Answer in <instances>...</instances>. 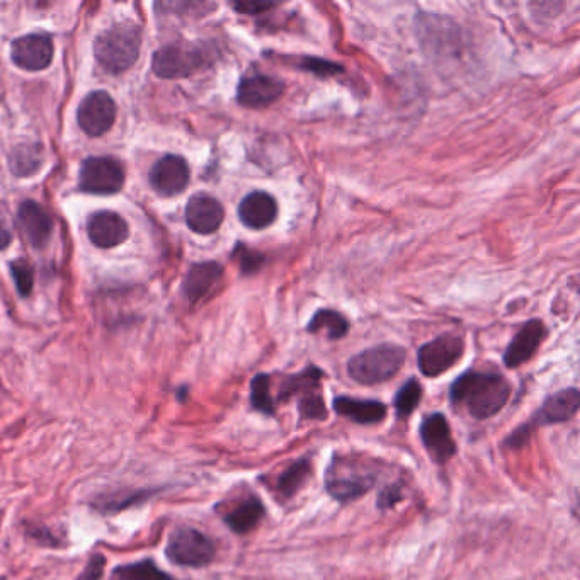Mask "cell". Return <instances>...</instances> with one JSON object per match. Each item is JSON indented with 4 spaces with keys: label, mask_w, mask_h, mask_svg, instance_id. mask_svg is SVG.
I'll return each mask as SVG.
<instances>
[{
    "label": "cell",
    "mask_w": 580,
    "mask_h": 580,
    "mask_svg": "<svg viewBox=\"0 0 580 580\" xmlns=\"http://www.w3.org/2000/svg\"><path fill=\"white\" fill-rule=\"evenodd\" d=\"M512 385L497 371L468 370L450 387L453 409L465 410L468 416L485 421L497 416L511 399Z\"/></svg>",
    "instance_id": "6da1fadb"
},
{
    "label": "cell",
    "mask_w": 580,
    "mask_h": 580,
    "mask_svg": "<svg viewBox=\"0 0 580 580\" xmlns=\"http://www.w3.org/2000/svg\"><path fill=\"white\" fill-rule=\"evenodd\" d=\"M324 484L325 492L334 501L351 504L375 489L378 473L363 467V463H358L351 456L334 453L325 470Z\"/></svg>",
    "instance_id": "7a4b0ae2"
},
{
    "label": "cell",
    "mask_w": 580,
    "mask_h": 580,
    "mask_svg": "<svg viewBox=\"0 0 580 580\" xmlns=\"http://www.w3.org/2000/svg\"><path fill=\"white\" fill-rule=\"evenodd\" d=\"M580 393L577 388H565L560 392L548 395L540 409L536 410L533 417L529 419L526 424L516 427L506 439L502 446L506 450H521L529 443L531 434L535 433V429L543 426H555V424H563V422L574 419L575 414L579 412Z\"/></svg>",
    "instance_id": "3957f363"
},
{
    "label": "cell",
    "mask_w": 580,
    "mask_h": 580,
    "mask_svg": "<svg viewBox=\"0 0 580 580\" xmlns=\"http://www.w3.org/2000/svg\"><path fill=\"white\" fill-rule=\"evenodd\" d=\"M142 48V31L135 23H118L96 38L97 62L111 74H121L137 62Z\"/></svg>",
    "instance_id": "277c9868"
},
{
    "label": "cell",
    "mask_w": 580,
    "mask_h": 580,
    "mask_svg": "<svg viewBox=\"0 0 580 580\" xmlns=\"http://www.w3.org/2000/svg\"><path fill=\"white\" fill-rule=\"evenodd\" d=\"M407 351L399 344H378L347 361V375L364 387L392 380L404 366Z\"/></svg>",
    "instance_id": "5b68a950"
},
{
    "label": "cell",
    "mask_w": 580,
    "mask_h": 580,
    "mask_svg": "<svg viewBox=\"0 0 580 580\" xmlns=\"http://www.w3.org/2000/svg\"><path fill=\"white\" fill-rule=\"evenodd\" d=\"M165 557L177 567L203 569L217 557V545L200 529L179 526L167 540Z\"/></svg>",
    "instance_id": "8992f818"
},
{
    "label": "cell",
    "mask_w": 580,
    "mask_h": 580,
    "mask_svg": "<svg viewBox=\"0 0 580 580\" xmlns=\"http://www.w3.org/2000/svg\"><path fill=\"white\" fill-rule=\"evenodd\" d=\"M211 53L205 46L191 43H172L154 55L152 69L162 79H182L196 74L210 63Z\"/></svg>",
    "instance_id": "52a82bcc"
},
{
    "label": "cell",
    "mask_w": 580,
    "mask_h": 580,
    "mask_svg": "<svg viewBox=\"0 0 580 580\" xmlns=\"http://www.w3.org/2000/svg\"><path fill=\"white\" fill-rule=\"evenodd\" d=\"M465 354V341L458 334H443L426 342L417 351V366L427 378H438L450 371Z\"/></svg>",
    "instance_id": "ba28073f"
},
{
    "label": "cell",
    "mask_w": 580,
    "mask_h": 580,
    "mask_svg": "<svg viewBox=\"0 0 580 580\" xmlns=\"http://www.w3.org/2000/svg\"><path fill=\"white\" fill-rule=\"evenodd\" d=\"M125 184V171L113 157H89L80 169V189L91 194H116Z\"/></svg>",
    "instance_id": "9c48e42d"
},
{
    "label": "cell",
    "mask_w": 580,
    "mask_h": 580,
    "mask_svg": "<svg viewBox=\"0 0 580 580\" xmlns=\"http://www.w3.org/2000/svg\"><path fill=\"white\" fill-rule=\"evenodd\" d=\"M419 438L429 458L441 467L453 460V456L458 453L450 422L443 412H433L422 419L419 426Z\"/></svg>",
    "instance_id": "30bf717a"
},
{
    "label": "cell",
    "mask_w": 580,
    "mask_h": 580,
    "mask_svg": "<svg viewBox=\"0 0 580 580\" xmlns=\"http://www.w3.org/2000/svg\"><path fill=\"white\" fill-rule=\"evenodd\" d=\"M285 91V80L252 70L240 79L237 87V103L244 108H268L279 101Z\"/></svg>",
    "instance_id": "8fae6325"
},
{
    "label": "cell",
    "mask_w": 580,
    "mask_h": 580,
    "mask_svg": "<svg viewBox=\"0 0 580 580\" xmlns=\"http://www.w3.org/2000/svg\"><path fill=\"white\" fill-rule=\"evenodd\" d=\"M116 120V103L106 91L91 92L80 103L77 121L89 137H101Z\"/></svg>",
    "instance_id": "7c38bea8"
},
{
    "label": "cell",
    "mask_w": 580,
    "mask_h": 580,
    "mask_svg": "<svg viewBox=\"0 0 580 580\" xmlns=\"http://www.w3.org/2000/svg\"><path fill=\"white\" fill-rule=\"evenodd\" d=\"M55 46L53 40L45 33H33L12 43V62L18 65L19 69L38 72L52 63Z\"/></svg>",
    "instance_id": "4fadbf2b"
},
{
    "label": "cell",
    "mask_w": 580,
    "mask_h": 580,
    "mask_svg": "<svg viewBox=\"0 0 580 580\" xmlns=\"http://www.w3.org/2000/svg\"><path fill=\"white\" fill-rule=\"evenodd\" d=\"M189 165L179 155H165L150 172V184L160 196H176L188 188Z\"/></svg>",
    "instance_id": "5bb4252c"
},
{
    "label": "cell",
    "mask_w": 580,
    "mask_h": 580,
    "mask_svg": "<svg viewBox=\"0 0 580 580\" xmlns=\"http://www.w3.org/2000/svg\"><path fill=\"white\" fill-rule=\"evenodd\" d=\"M225 210L217 198L210 194H194L186 206V223L194 234L211 235L222 227Z\"/></svg>",
    "instance_id": "9a60e30c"
},
{
    "label": "cell",
    "mask_w": 580,
    "mask_h": 580,
    "mask_svg": "<svg viewBox=\"0 0 580 580\" xmlns=\"http://www.w3.org/2000/svg\"><path fill=\"white\" fill-rule=\"evenodd\" d=\"M546 327L541 320H528L526 324L519 329L518 334L514 336L506 353H504V364L511 370H516L529 359L535 356L536 351L540 349L541 342L545 341Z\"/></svg>",
    "instance_id": "2e32d148"
},
{
    "label": "cell",
    "mask_w": 580,
    "mask_h": 580,
    "mask_svg": "<svg viewBox=\"0 0 580 580\" xmlns=\"http://www.w3.org/2000/svg\"><path fill=\"white\" fill-rule=\"evenodd\" d=\"M87 235L99 249H113L128 239L130 230L118 213L97 211L87 222Z\"/></svg>",
    "instance_id": "e0dca14e"
},
{
    "label": "cell",
    "mask_w": 580,
    "mask_h": 580,
    "mask_svg": "<svg viewBox=\"0 0 580 580\" xmlns=\"http://www.w3.org/2000/svg\"><path fill=\"white\" fill-rule=\"evenodd\" d=\"M218 512L225 526L239 536L249 535L266 518V506L256 494L247 495L227 511Z\"/></svg>",
    "instance_id": "ac0fdd59"
},
{
    "label": "cell",
    "mask_w": 580,
    "mask_h": 580,
    "mask_svg": "<svg viewBox=\"0 0 580 580\" xmlns=\"http://www.w3.org/2000/svg\"><path fill=\"white\" fill-rule=\"evenodd\" d=\"M332 409L337 416L346 417L358 426H376L387 419L388 407L373 399H356L341 395L332 402Z\"/></svg>",
    "instance_id": "d6986e66"
},
{
    "label": "cell",
    "mask_w": 580,
    "mask_h": 580,
    "mask_svg": "<svg viewBox=\"0 0 580 580\" xmlns=\"http://www.w3.org/2000/svg\"><path fill=\"white\" fill-rule=\"evenodd\" d=\"M239 218L251 230H264L276 222L278 203L266 191H252L239 205Z\"/></svg>",
    "instance_id": "ffe728a7"
},
{
    "label": "cell",
    "mask_w": 580,
    "mask_h": 580,
    "mask_svg": "<svg viewBox=\"0 0 580 580\" xmlns=\"http://www.w3.org/2000/svg\"><path fill=\"white\" fill-rule=\"evenodd\" d=\"M222 278L223 268L218 262H200L189 269L182 291L189 302L198 303L217 288Z\"/></svg>",
    "instance_id": "44dd1931"
},
{
    "label": "cell",
    "mask_w": 580,
    "mask_h": 580,
    "mask_svg": "<svg viewBox=\"0 0 580 580\" xmlns=\"http://www.w3.org/2000/svg\"><path fill=\"white\" fill-rule=\"evenodd\" d=\"M162 489H121L99 494L92 499L91 507L104 516H114L130 507L142 506Z\"/></svg>",
    "instance_id": "7402d4cb"
},
{
    "label": "cell",
    "mask_w": 580,
    "mask_h": 580,
    "mask_svg": "<svg viewBox=\"0 0 580 580\" xmlns=\"http://www.w3.org/2000/svg\"><path fill=\"white\" fill-rule=\"evenodd\" d=\"M19 227L35 247H43L53 232V220L36 201H24L18 211Z\"/></svg>",
    "instance_id": "603a6c76"
},
{
    "label": "cell",
    "mask_w": 580,
    "mask_h": 580,
    "mask_svg": "<svg viewBox=\"0 0 580 580\" xmlns=\"http://www.w3.org/2000/svg\"><path fill=\"white\" fill-rule=\"evenodd\" d=\"M322 378H324V371L308 364L307 368L298 371L295 375H288L283 378L281 385H279L278 397L274 399L276 405L286 404L290 402L293 397L302 399L307 397L310 393L320 392V385H322Z\"/></svg>",
    "instance_id": "cb8c5ba5"
},
{
    "label": "cell",
    "mask_w": 580,
    "mask_h": 580,
    "mask_svg": "<svg viewBox=\"0 0 580 580\" xmlns=\"http://www.w3.org/2000/svg\"><path fill=\"white\" fill-rule=\"evenodd\" d=\"M313 475L312 456L305 455L300 460L293 461L274 480V492L281 501H291L298 492L307 485L308 478Z\"/></svg>",
    "instance_id": "d4e9b609"
},
{
    "label": "cell",
    "mask_w": 580,
    "mask_h": 580,
    "mask_svg": "<svg viewBox=\"0 0 580 580\" xmlns=\"http://www.w3.org/2000/svg\"><path fill=\"white\" fill-rule=\"evenodd\" d=\"M307 332L324 334L329 341H339L349 334V322L341 312L322 308L313 313L312 320L307 325Z\"/></svg>",
    "instance_id": "484cf974"
},
{
    "label": "cell",
    "mask_w": 580,
    "mask_h": 580,
    "mask_svg": "<svg viewBox=\"0 0 580 580\" xmlns=\"http://www.w3.org/2000/svg\"><path fill=\"white\" fill-rule=\"evenodd\" d=\"M45 155H43V147L40 143H21L18 147L12 150L11 164L12 174L18 177L31 176L35 172L40 171L43 165Z\"/></svg>",
    "instance_id": "4316f807"
},
{
    "label": "cell",
    "mask_w": 580,
    "mask_h": 580,
    "mask_svg": "<svg viewBox=\"0 0 580 580\" xmlns=\"http://www.w3.org/2000/svg\"><path fill=\"white\" fill-rule=\"evenodd\" d=\"M279 60L290 65L293 69L308 72V74L320 77V79H329V77H336L346 72L339 63L330 62L325 58L310 57V55H303V57H295V55H279Z\"/></svg>",
    "instance_id": "83f0119b"
},
{
    "label": "cell",
    "mask_w": 580,
    "mask_h": 580,
    "mask_svg": "<svg viewBox=\"0 0 580 580\" xmlns=\"http://www.w3.org/2000/svg\"><path fill=\"white\" fill-rule=\"evenodd\" d=\"M116 580H176L165 570L159 569L154 560H140V562L123 563L113 572Z\"/></svg>",
    "instance_id": "f1b7e54d"
},
{
    "label": "cell",
    "mask_w": 580,
    "mask_h": 580,
    "mask_svg": "<svg viewBox=\"0 0 580 580\" xmlns=\"http://www.w3.org/2000/svg\"><path fill=\"white\" fill-rule=\"evenodd\" d=\"M422 395H424V390H422L421 381L417 378H409L405 381L393 397V407L399 421H405L414 414V410L421 404Z\"/></svg>",
    "instance_id": "f546056e"
},
{
    "label": "cell",
    "mask_w": 580,
    "mask_h": 580,
    "mask_svg": "<svg viewBox=\"0 0 580 580\" xmlns=\"http://www.w3.org/2000/svg\"><path fill=\"white\" fill-rule=\"evenodd\" d=\"M249 400L256 412L268 417L276 416V402L271 395V376L268 373H259L252 378Z\"/></svg>",
    "instance_id": "4dcf8cb0"
},
{
    "label": "cell",
    "mask_w": 580,
    "mask_h": 580,
    "mask_svg": "<svg viewBox=\"0 0 580 580\" xmlns=\"http://www.w3.org/2000/svg\"><path fill=\"white\" fill-rule=\"evenodd\" d=\"M300 421H327L329 410L325 407L324 395L320 392L310 393L298 399L296 404Z\"/></svg>",
    "instance_id": "1f68e13d"
},
{
    "label": "cell",
    "mask_w": 580,
    "mask_h": 580,
    "mask_svg": "<svg viewBox=\"0 0 580 580\" xmlns=\"http://www.w3.org/2000/svg\"><path fill=\"white\" fill-rule=\"evenodd\" d=\"M234 261L239 264L240 273L244 276H252V274H257L264 268V264L268 261V257L261 254V252L256 251V249H251L245 244H237L235 247Z\"/></svg>",
    "instance_id": "d6a6232c"
},
{
    "label": "cell",
    "mask_w": 580,
    "mask_h": 580,
    "mask_svg": "<svg viewBox=\"0 0 580 580\" xmlns=\"http://www.w3.org/2000/svg\"><path fill=\"white\" fill-rule=\"evenodd\" d=\"M404 499V482L397 480L378 492L376 507H378V511H390L393 507L399 506Z\"/></svg>",
    "instance_id": "836d02e7"
},
{
    "label": "cell",
    "mask_w": 580,
    "mask_h": 580,
    "mask_svg": "<svg viewBox=\"0 0 580 580\" xmlns=\"http://www.w3.org/2000/svg\"><path fill=\"white\" fill-rule=\"evenodd\" d=\"M12 276L16 281L19 293L23 296H28L33 291V283H35V269L28 261L12 262L11 264Z\"/></svg>",
    "instance_id": "e575fe53"
},
{
    "label": "cell",
    "mask_w": 580,
    "mask_h": 580,
    "mask_svg": "<svg viewBox=\"0 0 580 580\" xmlns=\"http://www.w3.org/2000/svg\"><path fill=\"white\" fill-rule=\"evenodd\" d=\"M26 533H28L31 540H35L36 543H40L45 548H57V546H60L58 536L53 533L52 529L46 528V526H33L31 524V526L26 528Z\"/></svg>",
    "instance_id": "d590c367"
},
{
    "label": "cell",
    "mask_w": 580,
    "mask_h": 580,
    "mask_svg": "<svg viewBox=\"0 0 580 580\" xmlns=\"http://www.w3.org/2000/svg\"><path fill=\"white\" fill-rule=\"evenodd\" d=\"M106 569V557L101 553H94L77 580H101Z\"/></svg>",
    "instance_id": "8d00e7d4"
},
{
    "label": "cell",
    "mask_w": 580,
    "mask_h": 580,
    "mask_svg": "<svg viewBox=\"0 0 580 580\" xmlns=\"http://www.w3.org/2000/svg\"><path fill=\"white\" fill-rule=\"evenodd\" d=\"M232 7L239 14L259 16V14H264V12L271 11V9H276L278 4H269V2H235V4H232Z\"/></svg>",
    "instance_id": "74e56055"
},
{
    "label": "cell",
    "mask_w": 580,
    "mask_h": 580,
    "mask_svg": "<svg viewBox=\"0 0 580 580\" xmlns=\"http://www.w3.org/2000/svg\"><path fill=\"white\" fill-rule=\"evenodd\" d=\"M12 240L11 228L7 227V222L0 217V251H4L9 247Z\"/></svg>",
    "instance_id": "f35d334b"
}]
</instances>
